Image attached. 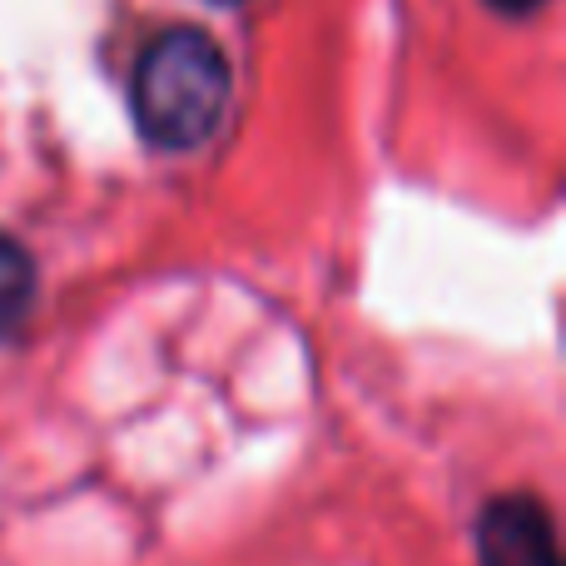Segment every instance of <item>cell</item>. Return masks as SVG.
<instances>
[{
    "label": "cell",
    "mask_w": 566,
    "mask_h": 566,
    "mask_svg": "<svg viewBox=\"0 0 566 566\" xmlns=\"http://www.w3.org/2000/svg\"><path fill=\"white\" fill-rule=\"evenodd\" d=\"M234 95L229 60L205 30H165L155 45L139 55L129 80V109H135L139 135L155 149L185 155L199 149L219 129Z\"/></svg>",
    "instance_id": "cell-1"
},
{
    "label": "cell",
    "mask_w": 566,
    "mask_h": 566,
    "mask_svg": "<svg viewBox=\"0 0 566 566\" xmlns=\"http://www.w3.org/2000/svg\"><path fill=\"white\" fill-rule=\"evenodd\" d=\"M478 562L482 566H562L552 512L532 492L492 497L478 512Z\"/></svg>",
    "instance_id": "cell-2"
},
{
    "label": "cell",
    "mask_w": 566,
    "mask_h": 566,
    "mask_svg": "<svg viewBox=\"0 0 566 566\" xmlns=\"http://www.w3.org/2000/svg\"><path fill=\"white\" fill-rule=\"evenodd\" d=\"M30 303H35V259L0 234V338L20 328Z\"/></svg>",
    "instance_id": "cell-3"
},
{
    "label": "cell",
    "mask_w": 566,
    "mask_h": 566,
    "mask_svg": "<svg viewBox=\"0 0 566 566\" xmlns=\"http://www.w3.org/2000/svg\"><path fill=\"white\" fill-rule=\"evenodd\" d=\"M497 10H507V15H527V10H537L542 0H492Z\"/></svg>",
    "instance_id": "cell-4"
},
{
    "label": "cell",
    "mask_w": 566,
    "mask_h": 566,
    "mask_svg": "<svg viewBox=\"0 0 566 566\" xmlns=\"http://www.w3.org/2000/svg\"><path fill=\"white\" fill-rule=\"evenodd\" d=\"M219 6H234V0H219Z\"/></svg>",
    "instance_id": "cell-5"
}]
</instances>
